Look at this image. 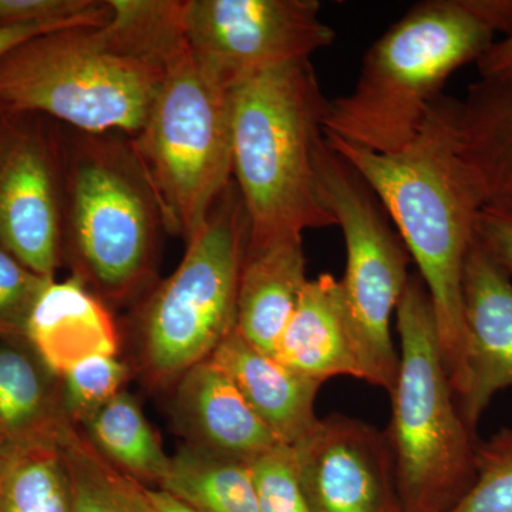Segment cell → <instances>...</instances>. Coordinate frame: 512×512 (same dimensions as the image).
I'll list each match as a JSON object with an SVG mask.
<instances>
[{"mask_svg":"<svg viewBox=\"0 0 512 512\" xmlns=\"http://www.w3.org/2000/svg\"><path fill=\"white\" fill-rule=\"evenodd\" d=\"M109 3L106 22L33 37L0 59V114L136 136L183 45V0Z\"/></svg>","mask_w":512,"mask_h":512,"instance_id":"6da1fadb","label":"cell"},{"mask_svg":"<svg viewBox=\"0 0 512 512\" xmlns=\"http://www.w3.org/2000/svg\"><path fill=\"white\" fill-rule=\"evenodd\" d=\"M457 111L458 100L441 94L417 137L396 154L373 153L325 136L375 192L419 266L456 399L466 384L464 268L485 205L458 150Z\"/></svg>","mask_w":512,"mask_h":512,"instance_id":"7a4b0ae2","label":"cell"},{"mask_svg":"<svg viewBox=\"0 0 512 512\" xmlns=\"http://www.w3.org/2000/svg\"><path fill=\"white\" fill-rule=\"evenodd\" d=\"M512 30V0H426L370 46L355 89L329 100L323 131L377 154L419 134L451 74Z\"/></svg>","mask_w":512,"mask_h":512,"instance_id":"3957f363","label":"cell"},{"mask_svg":"<svg viewBox=\"0 0 512 512\" xmlns=\"http://www.w3.org/2000/svg\"><path fill=\"white\" fill-rule=\"evenodd\" d=\"M328 104L311 60L256 73L232 87V180L247 212V248L336 225L316 174Z\"/></svg>","mask_w":512,"mask_h":512,"instance_id":"277c9868","label":"cell"},{"mask_svg":"<svg viewBox=\"0 0 512 512\" xmlns=\"http://www.w3.org/2000/svg\"><path fill=\"white\" fill-rule=\"evenodd\" d=\"M164 210L131 136L64 131L62 256L107 305L153 288Z\"/></svg>","mask_w":512,"mask_h":512,"instance_id":"5b68a950","label":"cell"},{"mask_svg":"<svg viewBox=\"0 0 512 512\" xmlns=\"http://www.w3.org/2000/svg\"><path fill=\"white\" fill-rule=\"evenodd\" d=\"M400 366L386 431L404 512H448L476 480L478 441L461 416L419 274L396 309Z\"/></svg>","mask_w":512,"mask_h":512,"instance_id":"8992f818","label":"cell"},{"mask_svg":"<svg viewBox=\"0 0 512 512\" xmlns=\"http://www.w3.org/2000/svg\"><path fill=\"white\" fill-rule=\"evenodd\" d=\"M248 235L247 212L232 180L187 241L183 261L138 308V357L151 386L177 382L235 329Z\"/></svg>","mask_w":512,"mask_h":512,"instance_id":"52a82bcc","label":"cell"},{"mask_svg":"<svg viewBox=\"0 0 512 512\" xmlns=\"http://www.w3.org/2000/svg\"><path fill=\"white\" fill-rule=\"evenodd\" d=\"M231 87L187 40L168 59L146 121L131 137L168 232L190 241L232 181Z\"/></svg>","mask_w":512,"mask_h":512,"instance_id":"ba28073f","label":"cell"},{"mask_svg":"<svg viewBox=\"0 0 512 512\" xmlns=\"http://www.w3.org/2000/svg\"><path fill=\"white\" fill-rule=\"evenodd\" d=\"M316 174L320 198L345 238L340 289L360 380L392 394L400 357L390 328L412 258L375 192L325 137L316 150Z\"/></svg>","mask_w":512,"mask_h":512,"instance_id":"9c48e42d","label":"cell"},{"mask_svg":"<svg viewBox=\"0 0 512 512\" xmlns=\"http://www.w3.org/2000/svg\"><path fill=\"white\" fill-rule=\"evenodd\" d=\"M318 0H184L185 40L218 79L234 87L256 73L305 62L335 32Z\"/></svg>","mask_w":512,"mask_h":512,"instance_id":"30bf717a","label":"cell"},{"mask_svg":"<svg viewBox=\"0 0 512 512\" xmlns=\"http://www.w3.org/2000/svg\"><path fill=\"white\" fill-rule=\"evenodd\" d=\"M39 114H0V245L55 278L63 261L64 131Z\"/></svg>","mask_w":512,"mask_h":512,"instance_id":"8fae6325","label":"cell"},{"mask_svg":"<svg viewBox=\"0 0 512 512\" xmlns=\"http://www.w3.org/2000/svg\"><path fill=\"white\" fill-rule=\"evenodd\" d=\"M292 448L311 512H404L386 434L330 414Z\"/></svg>","mask_w":512,"mask_h":512,"instance_id":"7c38bea8","label":"cell"},{"mask_svg":"<svg viewBox=\"0 0 512 512\" xmlns=\"http://www.w3.org/2000/svg\"><path fill=\"white\" fill-rule=\"evenodd\" d=\"M466 384L458 409L476 433L495 394L512 387V278L474 238L464 268Z\"/></svg>","mask_w":512,"mask_h":512,"instance_id":"4fadbf2b","label":"cell"},{"mask_svg":"<svg viewBox=\"0 0 512 512\" xmlns=\"http://www.w3.org/2000/svg\"><path fill=\"white\" fill-rule=\"evenodd\" d=\"M173 413L187 444L215 456L252 464L282 444L211 357L177 380Z\"/></svg>","mask_w":512,"mask_h":512,"instance_id":"5bb4252c","label":"cell"},{"mask_svg":"<svg viewBox=\"0 0 512 512\" xmlns=\"http://www.w3.org/2000/svg\"><path fill=\"white\" fill-rule=\"evenodd\" d=\"M23 340L57 379L89 357L116 356L120 348L110 306L73 275L45 286Z\"/></svg>","mask_w":512,"mask_h":512,"instance_id":"9a60e30c","label":"cell"},{"mask_svg":"<svg viewBox=\"0 0 512 512\" xmlns=\"http://www.w3.org/2000/svg\"><path fill=\"white\" fill-rule=\"evenodd\" d=\"M211 359L231 377L256 416L282 444L293 446L318 423L315 400L322 384L255 348L237 328L222 340Z\"/></svg>","mask_w":512,"mask_h":512,"instance_id":"2e32d148","label":"cell"},{"mask_svg":"<svg viewBox=\"0 0 512 512\" xmlns=\"http://www.w3.org/2000/svg\"><path fill=\"white\" fill-rule=\"evenodd\" d=\"M274 357L319 384L335 376L360 379L339 279L332 274L308 279Z\"/></svg>","mask_w":512,"mask_h":512,"instance_id":"e0dca14e","label":"cell"},{"mask_svg":"<svg viewBox=\"0 0 512 512\" xmlns=\"http://www.w3.org/2000/svg\"><path fill=\"white\" fill-rule=\"evenodd\" d=\"M306 282L302 238L247 248L239 274L235 328L255 348L275 356Z\"/></svg>","mask_w":512,"mask_h":512,"instance_id":"ac0fdd59","label":"cell"},{"mask_svg":"<svg viewBox=\"0 0 512 512\" xmlns=\"http://www.w3.org/2000/svg\"><path fill=\"white\" fill-rule=\"evenodd\" d=\"M457 143L485 205L512 204V73L468 87L458 100Z\"/></svg>","mask_w":512,"mask_h":512,"instance_id":"d6986e66","label":"cell"},{"mask_svg":"<svg viewBox=\"0 0 512 512\" xmlns=\"http://www.w3.org/2000/svg\"><path fill=\"white\" fill-rule=\"evenodd\" d=\"M16 340L0 343V454L55 443L72 424L60 380Z\"/></svg>","mask_w":512,"mask_h":512,"instance_id":"ffe728a7","label":"cell"},{"mask_svg":"<svg viewBox=\"0 0 512 512\" xmlns=\"http://www.w3.org/2000/svg\"><path fill=\"white\" fill-rule=\"evenodd\" d=\"M86 439L111 466L138 483L160 485L170 456L133 394L120 392L83 424Z\"/></svg>","mask_w":512,"mask_h":512,"instance_id":"44dd1931","label":"cell"},{"mask_svg":"<svg viewBox=\"0 0 512 512\" xmlns=\"http://www.w3.org/2000/svg\"><path fill=\"white\" fill-rule=\"evenodd\" d=\"M198 512H259L251 464L184 444L158 485Z\"/></svg>","mask_w":512,"mask_h":512,"instance_id":"7402d4cb","label":"cell"},{"mask_svg":"<svg viewBox=\"0 0 512 512\" xmlns=\"http://www.w3.org/2000/svg\"><path fill=\"white\" fill-rule=\"evenodd\" d=\"M60 451L69 476L72 512H153L146 485L111 466L79 427L69 424L63 431Z\"/></svg>","mask_w":512,"mask_h":512,"instance_id":"603a6c76","label":"cell"},{"mask_svg":"<svg viewBox=\"0 0 512 512\" xmlns=\"http://www.w3.org/2000/svg\"><path fill=\"white\" fill-rule=\"evenodd\" d=\"M0 512H72L60 440L0 454Z\"/></svg>","mask_w":512,"mask_h":512,"instance_id":"cb8c5ba5","label":"cell"},{"mask_svg":"<svg viewBox=\"0 0 512 512\" xmlns=\"http://www.w3.org/2000/svg\"><path fill=\"white\" fill-rule=\"evenodd\" d=\"M131 370L119 356H94L60 377L64 412L76 427L92 419L104 404L123 392Z\"/></svg>","mask_w":512,"mask_h":512,"instance_id":"d4e9b609","label":"cell"},{"mask_svg":"<svg viewBox=\"0 0 512 512\" xmlns=\"http://www.w3.org/2000/svg\"><path fill=\"white\" fill-rule=\"evenodd\" d=\"M448 512H512V429L478 443L476 480Z\"/></svg>","mask_w":512,"mask_h":512,"instance_id":"484cf974","label":"cell"},{"mask_svg":"<svg viewBox=\"0 0 512 512\" xmlns=\"http://www.w3.org/2000/svg\"><path fill=\"white\" fill-rule=\"evenodd\" d=\"M259 512H311L292 448L278 444L251 464Z\"/></svg>","mask_w":512,"mask_h":512,"instance_id":"4316f807","label":"cell"},{"mask_svg":"<svg viewBox=\"0 0 512 512\" xmlns=\"http://www.w3.org/2000/svg\"><path fill=\"white\" fill-rule=\"evenodd\" d=\"M52 279L36 274L0 245V338L23 340L30 312Z\"/></svg>","mask_w":512,"mask_h":512,"instance_id":"83f0119b","label":"cell"},{"mask_svg":"<svg viewBox=\"0 0 512 512\" xmlns=\"http://www.w3.org/2000/svg\"><path fill=\"white\" fill-rule=\"evenodd\" d=\"M110 12L109 0H0V26L99 25Z\"/></svg>","mask_w":512,"mask_h":512,"instance_id":"f1b7e54d","label":"cell"},{"mask_svg":"<svg viewBox=\"0 0 512 512\" xmlns=\"http://www.w3.org/2000/svg\"><path fill=\"white\" fill-rule=\"evenodd\" d=\"M476 238L512 278V204L494 202L478 212Z\"/></svg>","mask_w":512,"mask_h":512,"instance_id":"f546056e","label":"cell"},{"mask_svg":"<svg viewBox=\"0 0 512 512\" xmlns=\"http://www.w3.org/2000/svg\"><path fill=\"white\" fill-rule=\"evenodd\" d=\"M481 77L512 73V30L504 39L495 40L477 62Z\"/></svg>","mask_w":512,"mask_h":512,"instance_id":"4dcf8cb0","label":"cell"},{"mask_svg":"<svg viewBox=\"0 0 512 512\" xmlns=\"http://www.w3.org/2000/svg\"><path fill=\"white\" fill-rule=\"evenodd\" d=\"M62 29L67 28L49 25L0 26V59L8 55L10 50L22 45V43L28 42L33 37Z\"/></svg>","mask_w":512,"mask_h":512,"instance_id":"1f68e13d","label":"cell"},{"mask_svg":"<svg viewBox=\"0 0 512 512\" xmlns=\"http://www.w3.org/2000/svg\"><path fill=\"white\" fill-rule=\"evenodd\" d=\"M146 493L153 512H198L160 488L154 490V488L146 487Z\"/></svg>","mask_w":512,"mask_h":512,"instance_id":"d6a6232c","label":"cell"}]
</instances>
